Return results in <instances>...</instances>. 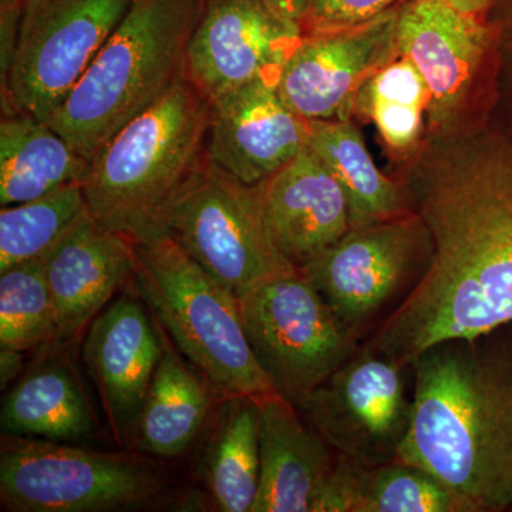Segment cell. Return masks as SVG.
<instances>
[{
  "label": "cell",
  "mask_w": 512,
  "mask_h": 512,
  "mask_svg": "<svg viewBox=\"0 0 512 512\" xmlns=\"http://www.w3.org/2000/svg\"><path fill=\"white\" fill-rule=\"evenodd\" d=\"M437 137L403 188L429 266L367 345L404 366L443 340L512 323V133Z\"/></svg>",
  "instance_id": "6da1fadb"
},
{
  "label": "cell",
  "mask_w": 512,
  "mask_h": 512,
  "mask_svg": "<svg viewBox=\"0 0 512 512\" xmlns=\"http://www.w3.org/2000/svg\"><path fill=\"white\" fill-rule=\"evenodd\" d=\"M448 339L414 360L399 461L436 477L474 512L512 505V330Z\"/></svg>",
  "instance_id": "7a4b0ae2"
},
{
  "label": "cell",
  "mask_w": 512,
  "mask_h": 512,
  "mask_svg": "<svg viewBox=\"0 0 512 512\" xmlns=\"http://www.w3.org/2000/svg\"><path fill=\"white\" fill-rule=\"evenodd\" d=\"M202 0H133L66 101L47 121L84 158L94 156L187 77Z\"/></svg>",
  "instance_id": "3957f363"
},
{
  "label": "cell",
  "mask_w": 512,
  "mask_h": 512,
  "mask_svg": "<svg viewBox=\"0 0 512 512\" xmlns=\"http://www.w3.org/2000/svg\"><path fill=\"white\" fill-rule=\"evenodd\" d=\"M211 104L185 77L121 128L82 184L94 220L136 241L163 235L164 212L207 154Z\"/></svg>",
  "instance_id": "277c9868"
},
{
  "label": "cell",
  "mask_w": 512,
  "mask_h": 512,
  "mask_svg": "<svg viewBox=\"0 0 512 512\" xmlns=\"http://www.w3.org/2000/svg\"><path fill=\"white\" fill-rule=\"evenodd\" d=\"M138 296L181 355L227 396L276 394L249 345L238 299L168 234L134 242Z\"/></svg>",
  "instance_id": "5b68a950"
},
{
  "label": "cell",
  "mask_w": 512,
  "mask_h": 512,
  "mask_svg": "<svg viewBox=\"0 0 512 512\" xmlns=\"http://www.w3.org/2000/svg\"><path fill=\"white\" fill-rule=\"evenodd\" d=\"M161 228L235 298L299 271L275 245L259 185L242 183L207 154L168 204Z\"/></svg>",
  "instance_id": "8992f818"
},
{
  "label": "cell",
  "mask_w": 512,
  "mask_h": 512,
  "mask_svg": "<svg viewBox=\"0 0 512 512\" xmlns=\"http://www.w3.org/2000/svg\"><path fill=\"white\" fill-rule=\"evenodd\" d=\"M237 299L256 362L276 394L295 407L356 353L359 333L340 320L301 269Z\"/></svg>",
  "instance_id": "52a82bcc"
},
{
  "label": "cell",
  "mask_w": 512,
  "mask_h": 512,
  "mask_svg": "<svg viewBox=\"0 0 512 512\" xmlns=\"http://www.w3.org/2000/svg\"><path fill=\"white\" fill-rule=\"evenodd\" d=\"M133 0H23L18 32L2 69V113L49 121Z\"/></svg>",
  "instance_id": "ba28073f"
},
{
  "label": "cell",
  "mask_w": 512,
  "mask_h": 512,
  "mask_svg": "<svg viewBox=\"0 0 512 512\" xmlns=\"http://www.w3.org/2000/svg\"><path fill=\"white\" fill-rule=\"evenodd\" d=\"M137 457L3 436L0 498L13 512H97L134 507L160 491Z\"/></svg>",
  "instance_id": "9c48e42d"
},
{
  "label": "cell",
  "mask_w": 512,
  "mask_h": 512,
  "mask_svg": "<svg viewBox=\"0 0 512 512\" xmlns=\"http://www.w3.org/2000/svg\"><path fill=\"white\" fill-rule=\"evenodd\" d=\"M406 367L366 346L296 409L338 456L363 466L399 461L412 416Z\"/></svg>",
  "instance_id": "30bf717a"
},
{
  "label": "cell",
  "mask_w": 512,
  "mask_h": 512,
  "mask_svg": "<svg viewBox=\"0 0 512 512\" xmlns=\"http://www.w3.org/2000/svg\"><path fill=\"white\" fill-rule=\"evenodd\" d=\"M397 9L349 28L303 33L276 82L289 109L308 121L350 120L363 84L397 57Z\"/></svg>",
  "instance_id": "8fae6325"
},
{
  "label": "cell",
  "mask_w": 512,
  "mask_h": 512,
  "mask_svg": "<svg viewBox=\"0 0 512 512\" xmlns=\"http://www.w3.org/2000/svg\"><path fill=\"white\" fill-rule=\"evenodd\" d=\"M302 28L265 0H202L187 50V79L211 103L256 80L278 82Z\"/></svg>",
  "instance_id": "7c38bea8"
},
{
  "label": "cell",
  "mask_w": 512,
  "mask_h": 512,
  "mask_svg": "<svg viewBox=\"0 0 512 512\" xmlns=\"http://www.w3.org/2000/svg\"><path fill=\"white\" fill-rule=\"evenodd\" d=\"M424 242H429L426 229L412 211L350 228L301 272L340 320L359 333L402 284Z\"/></svg>",
  "instance_id": "4fadbf2b"
},
{
  "label": "cell",
  "mask_w": 512,
  "mask_h": 512,
  "mask_svg": "<svg viewBox=\"0 0 512 512\" xmlns=\"http://www.w3.org/2000/svg\"><path fill=\"white\" fill-rule=\"evenodd\" d=\"M491 39L487 18L460 12L443 0L399 3L397 56L409 60L426 83L427 117L434 133L450 131Z\"/></svg>",
  "instance_id": "5bb4252c"
},
{
  "label": "cell",
  "mask_w": 512,
  "mask_h": 512,
  "mask_svg": "<svg viewBox=\"0 0 512 512\" xmlns=\"http://www.w3.org/2000/svg\"><path fill=\"white\" fill-rule=\"evenodd\" d=\"M309 131L274 80H256L211 103L207 156L242 183L258 185L308 146Z\"/></svg>",
  "instance_id": "9a60e30c"
},
{
  "label": "cell",
  "mask_w": 512,
  "mask_h": 512,
  "mask_svg": "<svg viewBox=\"0 0 512 512\" xmlns=\"http://www.w3.org/2000/svg\"><path fill=\"white\" fill-rule=\"evenodd\" d=\"M144 305L124 293L94 318L84 340V363L117 441L134 431L164 350Z\"/></svg>",
  "instance_id": "2e32d148"
},
{
  "label": "cell",
  "mask_w": 512,
  "mask_h": 512,
  "mask_svg": "<svg viewBox=\"0 0 512 512\" xmlns=\"http://www.w3.org/2000/svg\"><path fill=\"white\" fill-rule=\"evenodd\" d=\"M56 316V345L79 336L134 281V241L90 211L43 258Z\"/></svg>",
  "instance_id": "e0dca14e"
},
{
  "label": "cell",
  "mask_w": 512,
  "mask_h": 512,
  "mask_svg": "<svg viewBox=\"0 0 512 512\" xmlns=\"http://www.w3.org/2000/svg\"><path fill=\"white\" fill-rule=\"evenodd\" d=\"M258 185L275 245L298 269L352 228L345 192L309 146Z\"/></svg>",
  "instance_id": "ac0fdd59"
},
{
  "label": "cell",
  "mask_w": 512,
  "mask_h": 512,
  "mask_svg": "<svg viewBox=\"0 0 512 512\" xmlns=\"http://www.w3.org/2000/svg\"><path fill=\"white\" fill-rule=\"evenodd\" d=\"M261 476L252 512H313L336 453L293 404L278 394L258 400Z\"/></svg>",
  "instance_id": "d6986e66"
},
{
  "label": "cell",
  "mask_w": 512,
  "mask_h": 512,
  "mask_svg": "<svg viewBox=\"0 0 512 512\" xmlns=\"http://www.w3.org/2000/svg\"><path fill=\"white\" fill-rule=\"evenodd\" d=\"M313 512H474L427 471L403 463L363 466L336 454Z\"/></svg>",
  "instance_id": "ffe728a7"
},
{
  "label": "cell",
  "mask_w": 512,
  "mask_h": 512,
  "mask_svg": "<svg viewBox=\"0 0 512 512\" xmlns=\"http://www.w3.org/2000/svg\"><path fill=\"white\" fill-rule=\"evenodd\" d=\"M3 436L76 444L97 433L92 404L67 357H50L3 400Z\"/></svg>",
  "instance_id": "44dd1931"
},
{
  "label": "cell",
  "mask_w": 512,
  "mask_h": 512,
  "mask_svg": "<svg viewBox=\"0 0 512 512\" xmlns=\"http://www.w3.org/2000/svg\"><path fill=\"white\" fill-rule=\"evenodd\" d=\"M90 161L46 121L23 113H2L0 121V205L36 200L64 185L83 184Z\"/></svg>",
  "instance_id": "7402d4cb"
},
{
  "label": "cell",
  "mask_w": 512,
  "mask_h": 512,
  "mask_svg": "<svg viewBox=\"0 0 512 512\" xmlns=\"http://www.w3.org/2000/svg\"><path fill=\"white\" fill-rule=\"evenodd\" d=\"M210 383L164 338L163 355L134 426L140 451L161 458L183 454L207 420Z\"/></svg>",
  "instance_id": "603a6c76"
},
{
  "label": "cell",
  "mask_w": 512,
  "mask_h": 512,
  "mask_svg": "<svg viewBox=\"0 0 512 512\" xmlns=\"http://www.w3.org/2000/svg\"><path fill=\"white\" fill-rule=\"evenodd\" d=\"M261 476V410L249 396H227L201 461L218 510L252 512Z\"/></svg>",
  "instance_id": "cb8c5ba5"
},
{
  "label": "cell",
  "mask_w": 512,
  "mask_h": 512,
  "mask_svg": "<svg viewBox=\"0 0 512 512\" xmlns=\"http://www.w3.org/2000/svg\"><path fill=\"white\" fill-rule=\"evenodd\" d=\"M308 146L315 151L345 192L350 227H365L409 214L400 185L376 167L352 120L309 121Z\"/></svg>",
  "instance_id": "d4e9b609"
},
{
  "label": "cell",
  "mask_w": 512,
  "mask_h": 512,
  "mask_svg": "<svg viewBox=\"0 0 512 512\" xmlns=\"http://www.w3.org/2000/svg\"><path fill=\"white\" fill-rule=\"evenodd\" d=\"M427 106L423 77L409 60L397 56L363 84L355 114L372 120L386 146L407 157L419 148Z\"/></svg>",
  "instance_id": "484cf974"
},
{
  "label": "cell",
  "mask_w": 512,
  "mask_h": 512,
  "mask_svg": "<svg viewBox=\"0 0 512 512\" xmlns=\"http://www.w3.org/2000/svg\"><path fill=\"white\" fill-rule=\"evenodd\" d=\"M89 212L82 184L64 185L0 211V272L43 259Z\"/></svg>",
  "instance_id": "4316f807"
},
{
  "label": "cell",
  "mask_w": 512,
  "mask_h": 512,
  "mask_svg": "<svg viewBox=\"0 0 512 512\" xmlns=\"http://www.w3.org/2000/svg\"><path fill=\"white\" fill-rule=\"evenodd\" d=\"M56 345V316L43 259L0 272V348Z\"/></svg>",
  "instance_id": "83f0119b"
},
{
  "label": "cell",
  "mask_w": 512,
  "mask_h": 512,
  "mask_svg": "<svg viewBox=\"0 0 512 512\" xmlns=\"http://www.w3.org/2000/svg\"><path fill=\"white\" fill-rule=\"evenodd\" d=\"M402 0H309L301 22L303 33L349 28L369 22Z\"/></svg>",
  "instance_id": "f1b7e54d"
},
{
  "label": "cell",
  "mask_w": 512,
  "mask_h": 512,
  "mask_svg": "<svg viewBox=\"0 0 512 512\" xmlns=\"http://www.w3.org/2000/svg\"><path fill=\"white\" fill-rule=\"evenodd\" d=\"M487 13H494L495 28L512 53V0H491Z\"/></svg>",
  "instance_id": "f546056e"
},
{
  "label": "cell",
  "mask_w": 512,
  "mask_h": 512,
  "mask_svg": "<svg viewBox=\"0 0 512 512\" xmlns=\"http://www.w3.org/2000/svg\"><path fill=\"white\" fill-rule=\"evenodd\" d=\"M23 356L25 353L13 349H0V382L2 389L6 384L12 382L20 370H22Z\"/></svg>",
  "instance_id": "4dcf8cb0"
},
{
  "label": "cell",
  "mask_w": 512,
  "mask_h": 512,
  "mask_svg": "<svg viewBox=\"0 0 512 512\" xmlns=\"http://www.w3.org/2000/svg\"><path fill=\"white\" fill-rule=\"evenodd\" d=\"M265 2L282 18L301 25L309 0H265Z\"/></svg>",
  "instance_id": "1f68e13d"
},
{
  "label": "cell",
  "mask_w": 512,
  "mask_h": 512,
  "mask_svg": "<svg viewBox=\"0 0 512 512\" xmlns=\"http://www.w3.org/2000/svg\"><path fill=\"white\" fill-rule=\"evenodd\" d=\"M443 2L460 10V12L478 16V18H487V12L491 5V0H443Z\"/></svg>",
  "instance_id": "d6a6232c"
},
{
  "label": "cell",
  "mask_w": 512,
  "mask_h": 512,
  "mask_svg": "<svg viewBox=\"0 0 512 512\" xmlns=\"http://www.w3.org/2000/svg\"><path fill=\"white\" fill-rule=\"evenodd\" d=\"M23 0H0V6H22Z\"/></svg>",
  "instance_id": "836d02e7"
}]
</instances>
